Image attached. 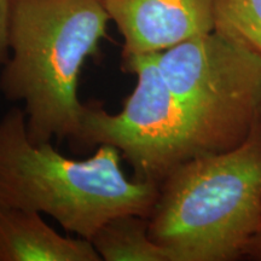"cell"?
Segmentation results:
<instances>
[{
    "instance_id": "obj_7",
    "label": "cell",
    "mask_w": 261,
    "mask_h": 261,
    "mask_svg": "<svg viewBox=\"0 0 261 261\" xmlns=\"http://www.w3.org/2000/svg\"><path fill=\"white\" fill-rule=\"evenodd\" d=\"M91 241L64 237L38 212L0 201V261H100Z\"/></svg>"
},
{
    "instance_id": "obj_6",
    "label": "cell",
    "mask_w": 261,
    "mask_h": 261,
    "mask_svg": "<svg viewBox=\"0 0 261 261\" xmlns=\"http://www.w3.org/2000/svg\"><path fill=\"white\" fill-rule=\"evenodd\" d=\"M123 39L122 57L162 52L214 31V0H100Z\"/></svg>"
},
{
    "instance_id": "obj_8",
    "label": "cell",
    "mask_w": 261,
    "mask_h": 261,
    "mask_svg": "<svg viewBox=\"0 0 261 261\" xmlns=\"http://www.w3.org/2000/svg\"><path fill=\"white\" fill-rule=\"evenodd\" d=\"M104 261H171L149 233V218L126 213L112 218L91 238Z\"/></svg>"
},
{
    "instance_id": "obj_12",
    "label": "cell",
    "mask_w": 261,
    "mask_h": 261,
    "mask_svg": "<svg viewBox=\"0 0 261 261\" xmlns=\"http://www.w3.org/2000/svg\"><path fill=\"white\" fill-rule=\"evenodd\" d=\"M259 121H260V123H261V112H260V117H259Z\"/></svg>"
},
{
    "instance_id": "obj_2",
    "label": "cell",
    "mask_w": 261,
    "mask_h": 261,
    "mask_svg": "<svg viewBox=\"0 0 261 261\" xmlns=\"http://www.w3.org/2000/svg\"><path fill=\"white\" fill-rule=\"evenodd\" d=\"M121 156L102 144L86 160L65 158L50 142H33L24 112L12 108L0 120V201L50 215L91 241L116 215L149 218L158 198L159 185L126 177Z\"/></svg>"
},
{
    "instance_id": "obj_5",
    "label": "cell",
    "mask_w": 261,
    "mask_h": 261,
    "mask_svg": "<svg viewBox=\"0 0 261 261\" xmlns=\"http://www.w3.org/2000/svg\"><path fill=\"white\" fill-rule=\"evenodd\" d=\"M121 68L137 77L117 114L99 103L84 104L74 140L108 144L121 152L138 181L161 182L179 166L202 155L194 126L166 83L156 54L122 57Z\"/></svg>"
},
{
    "instance_id": "obj_3",
    "label": "cell",
    "mask_w": 261,
    "mask_h": 261,
    "mask_svg": "<svg viewBox=\"0 0 261 261\" xmlns=\"http://www.w3.org/2000/svg\"><path fill=\"white\" fill-rule=\"evenodd\" d=\"M261 221V123L234 149L203 154L159 187L151 240L171 261H234Z\"/></svg>"
},
{
    "instance_id": "obj_11",
    "label": "cell",
    "mask_w": 261,
    "mask_h": 261,
    "mask_svg": "<svg viewBox=\"0 0 261 261\" xmlns=\"http://www.w3.org/2000/svg\"><path fill=\"white\" fill-rule=\"evenodd\" d=\"M241 259L261 261V221L244 247Z\"/></svg>"
},
{
    "instance_id": "obj_9",
    "label": "cell",
    "mask_w": 261,
    "mask_h": 261,
    "mask_svg": "<svg viewBox=\"0 0 261 261\" xmlns=\"http://www.w3.org/2000/svg\"><path fill=\"white\" fill-rule=\"evenodd\" d=\"M214 32L261 56V0H214Z\"/></svg>"
},
{
    "instance_id": "obj_1",
    "label": "cell",
    "mask_w": 261,
    "mask_h": 261,
    "mask_svg": "<svg viewBox=\"0 0 261 261\" xmlns=\"http://www.w3.org/2000/svg\"><path fill=\"white\" fill-rule=\"evenodd\" d=\"M109 21L100 0H11L0 90L9 100L23 102L34 143L76 137L84 108L79 76L99 51Z\"/></svg>"
},
{
    "instance_id": "obj_4",
    "label": "cell",
    "mask_w": 261,
    "mask_h": 261,
    "mask_svg": "<svg viewBox=\"0 0 261 261\" xmlns=\"http://www.w3.org/2000/svg\"><path fill=\"white\" fill-rule=\"evenodd\" d=\"M156 57L202 155L228 151L249 137L261 112V56L213 31Z\"/></svg>"
},
{
    "instance_id": "obj_10",
    "label": "cell",
    "mask_w": 261,
    "mask_h": 261,
    "mask_svg": "<svg viewBox=\"0 0 261 261\" xmlns=\"http://www.w3.org/2000/svg\"><path fill=\"white\" fill-rule=\"evenodd\" d=\"M10 17H11V0H0V71L10 55Z\"/></svg>"
}]
</instances>
